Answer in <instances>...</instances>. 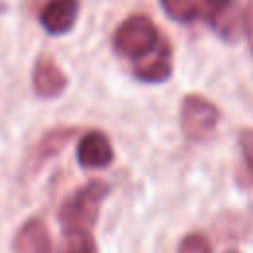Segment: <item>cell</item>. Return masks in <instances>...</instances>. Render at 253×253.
Wrapping results in <instances>:
<instances>
[{"label":"cell","instance_id":"cell-4","mask_svg":"<svg viewBox=\"0 0 253 253\" xmlns=\"http://www.w3.org/2000/svg\"><path fill=\"white\" fill-rule=\"evenodd\" d=\"M32 85L38 97L42 99H55L67 87V75L59 69L51 55H40L34 65Z\"/></svg>","mask_w":253,"mask_h":253},{"label":"cell","instance_id":"cell-16","mask_svg":"<svg viewBox=\"0 0 253 253\" xmlns=\"http://www.w3.org/2000/svg\"><path fill=\"white\" fill-rule=\"evenodd\" d=\"M225 253H239V251H235V249H227Z\"/></svg>","mask_w":253,"mask_h":253},{"label":"cell","instance_id":"cell-10","mask_svg":"<svg viewBox=\"0 0 253 253\" xmlns=\"http://www.w3.org/2000/svg\"><path fill=\"white\" fill-rule=\"evenodd\" d=\"M132 73L138 81L144 83H162L172 75V49L170 43L166 42L154 55L148 59L136 63L132 67Z\"/></svg>","mask_w":253,"mask_h":253},{"label":"cell","instance_id":"cell-3","mask_svg":"<svg viewBox=\"0 0 253 253\" xmlns=\"http://www.w3.org/2000/svg\"><path fill=\"white\" fill-rule=\"evenodd\" d=\"M217 121H219V111L211 101L196 93L184 97L180 107V125L188 140L202 142L210 138L217 126Z\"/></svg>","mask_w":253,"mask_h":253},{"label":"cell","instance_id":"cell-9","mask_svg":"<svg viewBox=\"0 0 253 253\" xmlns=\"http://www.w3.org/2000/svg\"><path fill=\"white\" fill-rule=\"evenodd\" d=\"M77 134V130L73 126H59V128H53L49 132H45L38 144L34 146L32 154H30V168L32 170H38L42 164H45L47 160H51L55 154H59L67 144L69 140Z\"/></svg>","mask_w":253,"mask_h":253},{"label":"cell","instance_id":"cell-12","mask_svg":"<svg viewBox=\"0 0 253 253\" xmlns=\"http://www.w3.org/2000/svg\"><path fill=\"white\" fill-rule=\"evenodd\" d=\"M61 253H99L91 231H67Z\"/></svg>","mask_w":253,"mask_h":253},{"label":"cell","instance_id":"cell-1","mask_svg":"<svg viewBox=\"0 0 253 253\" xmlns=\"http://www.w3.org/2000/svg\"><path fill=\"white\" fill-rule=\"evenodd\" d=\"M168 40L160 36L156 24L144 14H132L119 24L113 36L117 55L130 59L134 65L154 55Z\"/></svg>","mask_w":253,"mask_h":253},{"label":"cell","instance_id":"cell-5","mask_svg":"<svg viewBox=\"0 0 253 253\" xmlns=\"http://www.w3.org/2000/svg\"><path fill=\"white\" fill-rule=\"evenodd\" d=\"M79 8V0H47L40 12V24L47 34L63 36L75 26Z\"/></svg>","mask_w":253,"mask_h":253},{"label":"cell","instance_id":"cell-13","mask_svg":"<svg viewBox=\"0 0 253 253\" xmlns=\"http://www.w3.org/2000/svg\"><path fill=\"white\" fill-rule=\"evenodd\" d=\"M176 253H213V247L204 233H188L180 241Z\"/></svg>","mask_w":253,"mask_h":253},{"label":"cell","instance_id":"cell-15","mask_svg":"<svg viewBox=\"0 0 253 253\" xmlns=\"http://www.w3.org/2000/svg\"><path fill=\"white\" fill-rule=\"evenodd\" d=\"M243 26H245L247 45H249V51H251V55H253V0H247L245 16H243Z\"/></svg>","mask_w":253,"mask_h":253},{"label":"cell","instance_id":"cell-11","mask_svg":"<svg viewBox=\"0 0 253 253\" xmlns=\"http://www.w3.org/2000/svg\"><path fill=\"white\" fill-rule=\"evenodd\" d=\"M164 12L176 22H192L200 14L198 0H160Z\"/></svg>","mask_w":253,"mask_h":253},{"label":"cell","instance_id":"cell-6","mask_svg":"<svg viewBox=\"0 0 253 253\" xmlns=\"http://www.w3.org/2000/svg\"><path fill=\"white\" fill-rule=\"evenodd\" d=\"M113 144L103 130H89L81 136L77 144V162L83 168H105L113 162Z\"/></svg>","mask_w":253,"mask_h":253},{"label":"cell","instance_id":"cell-8","mask_svg":"<svg viewBox=\"0 0 253 253\" xmlns=\"http://www.w3.org/2000/svg\"><path fill=\"white\" fill-rule=\"evenodd\" d=\"M235 0H204V20L225 42L235 40L237 30Z\"/></svg>","mask_w":253,"mask_h":253},{"label":"cell","instance_id":"cell-14","mask_svg":"<svg viewBox=\"0 0 253 253\" xmlns=\"http://www.w3.org/2000/svg\"><path fill=\"white\" fill-rule=\"evenodd\" d=\"M237 140H239V148H241V154H243V162H245L247 174L253 180V128L239 130Z\"/></svg>","mask_w":253,"mask_h":253},{"label":"cell","instance_id":"cell-7","mask_svg":"<svg viewBox=\"0 0 253 253\" xmlns=\"http://www.w3.org/2000/svg\"><path fill=\"white\" fill-rule=\"evenodd\" d=\"M12 253H53L47 225L40 217L28 219L14 235Z\"/></svg>","mask_w":253,"mask_h":253},{"label":"cell","instance_id":"cell-2","mask_svg":"<svg viewBox=\"0 0 253 253\" xmlns=\"http://www.w3.org/2000/svg\"><path fill=\"white\" fill-rule=\"evenodd\" d=\"M111 186L103 180H89L85 186L75 190L59 208L57 219L63 233L67 231H91L97 223L101 206L109 196Z\"/></svg>","mask_w":253,"mask_h":253}]
</instances>
